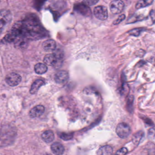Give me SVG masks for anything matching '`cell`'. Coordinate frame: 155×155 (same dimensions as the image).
Here are the masks:
<instances>
[{"instance_id": "obj_21", "label": "cell", "mask_w": 155, "mask_h": 155, "mask_svg": "<svg viewBox=\"0 0 155 155\" xmlns=\"http://www.w3.org/2000/svg\"><path fill=\"white\" fill-rule=\"evenodd\" d=\"M125 18H126V16L124 14L120 15V16H119L117 19L114 21L113 23V25H116L120 24L121 21H123L125 19Z\"/></svg>"}, {"instance_id": "obj_23", "label": "cell", "mask_w": 155, "mask_h": 155, "mask_svg": "<svg viewBox=\"0 0 155 155\" xmlns=\"http://www.w3.org/2000/svg\"><path fill=\"white\" fill-rule=\"evenodd\" d=\"M150 16L151 17V18L152 19L153 22H154V20H155V12H154V10L151 11Z\"/></svg>"}, {"instance_id": "obj_2", "label": "cell", "mask_w": 155, "mask_h": 155, "mask_svg": "<svg viewBox=\"0 0 155 155\" xmlns=\"http://www.w3.org/2000/svg\"><path fill=\"white\" fill-rule=\"evenodd\" d=\"M12 20V15L8 10L0 11V34L4 31Z\"/></svg>"}, {"instance_id": "obj_7", "label": "cell", "mask_w": 155, "mask_h": 155, "mask_svg": "<svg viewBox=\"0 0 155 155\" xmlns=\"http://www.w3.org/2000/svg\"><path fill=\"white\" fill-rule=\"evenodd\" d=\"M69 78L68 72L66 71H60L56 73L55 81L56 83L59 84H64L68 80Z\"/></svg>"}, {"instance_id": "obj_4", "label": "cell", "mask_w": 155, "mask_h": 155, "mask_svg": "<svg viewBox=\"0 0 155 155\" xmlns=\"http://www.w3.org/2000/svg\"><path fill=\"white\" fill-rule=\"evenodd\" d=\"M21 77L16 73H11L8 74L5 78L6 83L11 87L18 86L21 81Z\"/></svg>"}, {"instance_id": "obj_3", "label": "cell", "mask_w": 155, "mask_h": 155, "mask_svg": "<svg viewBox=\"0 0 155 155\" xmlns=\"http://www.w3.org/2000/svg\"><path fill=\"white\" fill-rule=\"evenodd\" d=\"M116 133L121 138H126L131 133V128L127 123L122 122L120 123L116 128Z\"/></svg>"}, {"instance_id": "obj_13", "label": "cell", "mask_w": 155, "mask_h": 155, "mask_svg": "<svg viewBox=\"0 0 155 155\" xmlns=\"http://www.w3.org/2000/svg\"><path fill=\"white\" fill-rule=\"evenodd\" d=\"M113 148L109 145H106L101 147L97 151V155H112Z\"/></svg>"}, {"instance_id": "obj_22", "label": "cell", "mask_w": 155, "mask_h": 155, "mask_svg": "<svg viewBox=\"0 0 155 155\" xmlns=\"http://www.w3.org/2000/svg\"><path fill=\"white\" fill-rule=\"evenodd\" d=\"M98 2V1H95V0H90V1H83L84 4L87 6H91L95 5Z\"/></svg>"}, {"instance_id": "obj_19", "label": "cell", "mask_w": 155, "mask_h": 155, "mask_svg": "<svg viewBox=\"0 0 155 155\" xmlns=\"http://www.w3.org/2000/svg\"><path fill=\"white\" fill-rule=\"evenodd\" d=\"M143 29L141 28L134 29L129 31V34L130 35L134 36H138L141 33Z\"/></svg>"}, {"instance_id": "obj_24", "label": "cell", "mask_w": 155, "mask_h": 155, "mask_svg": "<svg viewBox=\"0 0 155 155\" xmlns=\"http://www.w3.org/2000/svg\"><path fill=\"white\" fill-rule=\"evenodd\" d=\"M50 155V154H45V155Z\"/></svg>"}, {"instance_id": "obj_16", "label": "cell", "mask_w": 155, "mask_h": 155, "mask_svg": "<svg viewBox=\"0 0 155 155\" xmlns=\"http://www.w3.org/2000/svg\"><path fill=\"white\" fill-rule=\"evenodd\" d=\"M48 67L47 65L43 63H39L36 64L34 67L35 71L37 74L41 75L44 74L48 71Z\"/></svg>"}, {"instance_id": "obj_1", "label": "cell", "mask_w": 155, "mask_h": 155, "mask_svg": "<svg viewBox=\"0 0 155 155\" xmlns=\"http://www.w3.org/2000/svg\"><path fill=\"white\" fill-rule=\"evenodd\" d=\"M21 22L28 40L38 39L44 37L46 33L36 16L29 15Z\"/></svg>"}, {"instance_id": "obj_6", "label": "cell", "mask_w": 155, "mask_h": 155, "mask_svg": "<svg viewBox=\"0 0 155 155\" xmlns=\"http://www.w3.org/2000/svg\"><path fill=\"white\" fill-rule=\"evenodd\" d=\"M94 16L101 21H105L108 18V11L107 8L103 6H98L94 8Z\"/></svg>"}, {"instance_id": "obj_11", "label": "cell", "mask_w": 155, "mask_h": 155, "mask_svg": "<svg viewBox=\"0 0 155 155\" xmlns=\"http://www.w3.org/2000/svg\"><path fill=\"white\" fill-rule=\"evenodd\" d=\"M51 150L56 155H62L65 151L64 146L58 142H54L51 145Z\"/></svg>"}, {"instance_id": "obj_20", "label": "cell", "mask_w": 155, "mask_h": 155, "mask_svg": "<svg viewBox=\"0 0 155 155\" xmlns=\"http://www.w3.org/2000/svg\"><path fill=\"white\" fill-rule=\"evenodd\" d=\"M127 152V149L124 147L119 149L115 153V155H126Z\"/></svg>"}, {"instance_id": "obj_17", "label": "cell", "mask_w": 155, "mask_h": 155, "mask_svg": "<svg viewBox=\"0 0 155 155\" xmlns=\"http://www.w3.org/2000/svg\"><path fill=\"white\" fill-rule=\"evenodd\" d=\"M153 2V1H139L136 4V8L138 9L147 7V6L151 5Z\"/></svg>"}, {"instance_id": "obj_12", "label": "cell", "mask_w": 155, "mask_h": 155, "mask_svg": "<svg viewBox=\"0 0 155 155\" xmlns=\"http://www.w3.org/2000/svg\"><path fill=\"white\" fill-rule=\"evenodd\" d=\"M42 48L47 51H52L55 50L56 48V43L55 41L52 39H49L45 41L42 43Z\"/></svg>"}, {"instance_id": "obj_8", "label": "cell", "mask_w": 155, "mask_h": 155, "mask_svg": "<svg viewBox=\"0 0 155 155\" xmlns=\"http://www.w3.org/2000/svg\"><path fill=\"white\" fill-rule=\"evenodd\" d=\"M45 111V107L42 105H38L31 110L29 116L31 118L39 117L43 115Z\"/></svg>"}, {"instance_id": "obj_9", "label": "cell", "mask_w": 155, "mask_h": 155, "mask_svg": "<svg viewBox=\"0 0 155 155\" xmlns=\"http://www.w3.org/2000/svg\"><path fill=\"white\" fill-rule=\"evenodd\" d=\"M75 10L80 14L85 16H89L91 15V12L90 9L85 4H79L76 5L75 7Z\"/></svg>"}, {"instance_id": "obj_14", "label": "cell", "mask_w": 155, "mask_h": 155, "mask_svg": "<svg viewBox=\"0 0 155 155\" xmlns=\"http://www.w3.org/2000/svg\"><path fill=\"white\" fill-rule=\"evenodd\" d=\"M41 138L45 142L49 143L53 141L55 138V136L52 130H47L42 133Z\"/></svg>"}, {"instance_id": "obj_15", "label": "cell", "mask_w": 155, "mask_h": 155, "mask_svg": "<svg viewBox=\"0 0 155 155\" xmlns=\"http://www.w3.org/2000/svg\"><path fill=\"white\" fill-rule=\"evenodd\" d=\"M45 84L44 81L42 80L38 79L35 81L31 86L30 92L31 94H34L38 92L41 87Z\"/></svg>"}, {"instance_id": "obj_10", "label": "cell", "mask_w": 155, "mask_h": 155, "mask_svg": "<svg viewBox=\"0 0 155 155\" xmlns=\"http://www.w3.org/2000/svg\"><path fill=\"white\" fill-rule=\"evenodd\" d=\"M58 60L55 54H48L44 57L43 61L46 65L53 66L57 64Z\"/></svg>"}, {"instance_id": "obj_18", "label": "cell", "mask_w": 155, "mask_h": 155, "mask_svg": "<svg viewBox=\"0 0 155 155\" xmlns=\"http://www.w3.org/2000/svg\"><path fill=\"white\" fill-rule=\"evenodd\" d=\"M59 136L61 139L64 140H69L73 138V134L72 133H65L61 132L58 134Z\"/></svg>"}, {"instance_id": "obj_5", "label": "cell", "mask_w": 155, "mask_h": 155, "mask_svg": "<svg viewBox=\"0 0 155 155\" xmlns=\"http://www.w3.org/2000/svg\"><path fill=\"white\" fill-rule=\"evenodd\" d=\"M110 10L113 14H119L122 12L125 7L124 2L120 0L113 1L109 5Z\"/></svg>"}]
</instances>
